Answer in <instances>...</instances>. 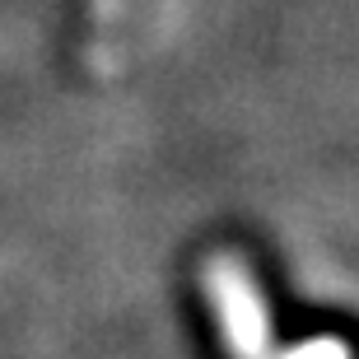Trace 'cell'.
Returning a JSON list of instances; mask_svg holds the SVG:
<instances>
[{"label":"cell","instance_id":"7a4b0ae2","mask_svg":"<svg viewBox=\"0 0 359 359\" xmlns=\"http://www.w3.org/2000/svg\"><path fill=\"white\" fill-rule=\"evenodd\" d=\"M271 359H355V350H350V341L327 332V336H308V341L280 350V355H271Z\"/></svg>","mask_w":359,"mask_h":359},{"label":"cell","instance_id":"6da1fadb","mask_svg":"<svg viewBox=\"0 0 359 359\" xmlns=\"http://www.w3.org/2000/svg\"><path fill=\"white\" fill-rule=\"evenodd\" d=\"M201 285L210 299L215 327L229 359H271V313L252 271L233 252H210L201 266Z\"/></svg>","mask_w":359,"mask_h":359}]
</instances>
